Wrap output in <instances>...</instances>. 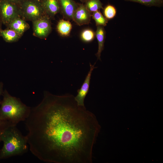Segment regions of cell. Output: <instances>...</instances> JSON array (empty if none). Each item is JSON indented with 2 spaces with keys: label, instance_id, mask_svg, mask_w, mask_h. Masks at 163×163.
Instances as JSON below:
<instances>
[{
  "label": "cell",
  "instance_id": "obj_1",
  "mask_svg": "<svg viewBox=\"0 0 163 163\" xmlns=\"http://www.w3.org/2000/svg\"><path fill=\"white\" fill-rule=\"evenodd\" d=\"M31 153L49 163H92L101 127L95 115L72 95L45 91L24 121Z\"/></svg>",
  "mask_w": 163,
  "mask_h": 163
},
{
  "label": "cell",
  "instance_id": "obj_2",
  "mask_svg": "<svg viewBox=\"0 0 163 163\" xmlns=\"http://www.w3.org/2000/svg\"><path fill=\"white\" fill-rule=\"evenodd\" d=\"M0 141L3 143L0 150V160L22 155L28 151L27 137L22 135L16 125H9L1 131Z\"/></svg>",
  "mask_w": 163,
  "mask_h": 163
},
{
  "label": "cell",
  "instance_id": "obj_3",
  "mask_svg": "<svg viewBox=\"0 0 163 163\" xmlns=\"http://www.w3.org/2000/svg\"><path fill=\"white\" fill-rule=\"evenodd\" d=\"M2 95L3 99L0 102V118L16 126L20 122L24 121L29 114L30 108L19 99L10 95L6 90Z\"/></svg>",
  "mask_w": 163,
  "mask_h": 163
},
{
  "label": "cell",
  "instance_id": "obj_4",
  "mask_svg": "<svg viewBox=\"0 0 163 163\" xmlns=\"http://www.w3.org/2000/svg\"><path fill=\"white\" fill-rule=\"evenodd\" d=\"M19 5L21 17L26 21H33L47 16L40 1L24 0Z\"/></svg>",
  "mask_w": 163,
  "mask_h": 163
},
{
  "label": "cell",
  "instance_id": "obj_5",
  "mask_svg": "<svg viewBox=\"0 0 163 163\" xmlns=\"http://www.w3.org/2000/svg\"><path fill=\"white\" fill-rule=\"evenodd\" d=\"M0 15L2 24L7 27L14 19L21 17L19 4L9 0H0Z\"/></svg>",
  "mask_w": 163,
  "mask_h": 163
},
{
  "label": "cell",
  "instance_id": "obj_6",
  "mask_svg": "<svg viewBox=\"0 0 163 163\" xmlns=\"http://www.w3.org/2000/svg\"><path fill=\"white\" fill-rule=\"evenodd\" d=\"M50 19L46 16L32 21L34 35L41 38H46L52 30Z\"/></svg>",
  "mask_w": 163,
  "mask_h": 163
},
{
  "label": "cell",
  "instance_id": "obj_7",
  "mask_svg": "<svg viewBox=\"0 0 163 163\" xmlns=\"http://www.w3.org/2000/svg\"><path fill=\"white\" fill-rule=\"evenodd\" d=\"M95 63L93 65L90 63V69L81 88L77 91L78 94L75 97L77 104L81 106H85L84 100L89 90L91 76L92 71L96 67H94Z\"/></svg>",
  "mask_w": 163,
  "mask_h": 163
},
{
  "label": "cell",
  "instance_id": "obj_8",
  "mask_svg": "<svg viewBox=\"0 0 163 163\" xmlns=\"http://www.w3.org/2000/svg\"><path fill=\"white\" fill-rule=\"evenodd\" d=\"M91 16V13L87 9L84 4H79L73 14L72 20L79 26L88 24Z\"/></svg>",
  "mask_w": 163,
  "mask_h": 163
},
{
  "label": "cell",
  "instance_id": "obj_9",
  "mask_svg": "<svg viewBox=\"0 0 163 163\" xmlns=\"http://www.w3.org/2000/svg\"><path fill=\"white\" fill-rule=\"evenodd\" d=\"M60 12L63 17L68 20H72L74 13L78 6L79 4L73 0H58Z\"/></svg>",
  "mask_w": 163,
  "mask_h": 163
},
{
  "label": "cell",
  "instance_id": "obj_10",
  "mask_svg": "<svg viewBox=\"0 0 163 163\" xmlns=\"http://www.w3.org/2000/svg\"><path fill=\"white\" fill-rule=\"evenodd\" d=\"M40 2L47 15L50 19L60 12L58 0H41Z\"/></svg>",
  "mask_w": 163,
  "mask_h": 163
},
{
  "label": "cell",
  "instance_id": "obj_11",
  "mask_svg": "<svg viewBox=\"0 0 163 163\" xmlns=\"http://www.w3.org/2000/svg\"><path fill=\"white\" fill-rule=\"evenodd\" d=\"M6 27L14 30L22 36L29 28L30 26L26 21L19 17L14 19Z\"/></svg>",
  "mask_w": 163,
  "mask_h": 163
},
{
  "label": "cell",
  "instance_id": "obj_12",
  "mask_svg": "<svg viewBox=\"0 0 163 163\" xmlns=\"http://www.w3.org/2000/svg\"><path fill=\"white\" fill-rule=\"evenodd\" d=\"M95 35L97 38L98 43V49L95 55L97 59L101 60V56L102 51L104 48V43L106 37V32L104 27L102 26H97Z\"/></svg>",
  "mask_w": 163,
  "mask_h": 163
},
{
  "label": "cell",
  "instance_id": "obj_13",
  "mask_svg": "<svg viewBox=\"0 0 163 163\" xmlns=\"http://www.w3.org/2000/svg\"><path fill=\"white\" fill-rule=\"evenodd\" d=\"M0 36L5 42L10 43L17 41L21 37L16 31L7 27L5 29L1 30Z\"/></svg>",
  "mask_w": 163,
  "mask_h": 163
},
{
  "label": "cell",
  "instance_id": "obj_14",
  "mask_svg": "<svg viewBox=\"0 0 163 163\" xmlns=\"http://www.w3.org/2000/svg\"><path fill=\"white\" fill-rule=\"evenodd\" d=\"M72 27V24L69 20L61 19L58 22L56 29L57 32L61 36H66L69 34Z\"/></svg>",
  "mask_w": 163,
  "mask_h": 163
},
{
  "label": "cell",
  "instance_id": "obj_15",
  "mask_svg": "<svg viewBox=\"0 0 163 163\" xmlns=\"http://www.w3.org/2000/svg\"><path fill=\"white\" fill-rule=\"evenodd\" d=\"M84 5L91 13L103 9V4L100 0H89L86 2Z\"/></svg>",
  "mask_w": 163,
  "mask_h": 163
},
{
  "label": "cell",
  "instance_id": "obj_16",
  "mask_svg": "<svg viewBox=\"0 0 163 163\" xmlns=\"http://www.w3.org/2000/svg\"><path fill=\"white\" fill-rule=\"evenodd\" d=\"M91 16L94 20L96 26L107 25L108 20L103 15L100 10L92 12Z\"/></svg>",
  "mask_w": 163,
  "mask_h": 163
},
{
  "label": "cell",
  "instance_id": "obj_17",
  "mask_svg": "<svg viewBox=\"0 0 163 163\" xmlns=\"http://www.w3.org/2000/svg\"><path fill=\"white\" fill-rule=\"evenodd\" d=\"M139 3L147 6H155L160 7L163 5V0H124Z\"/></svg>",
  "mask_w": 163,
  "mask_h": 163
},
{
  "label": "cell",
  "instance_id": "obj_18",
  "mask_svg": "<svg viewBox=\"0 0 163 163\" xmlns=\"http://www.w3.org/2000/svg\"><path fill=\"white\" fill-rule=\"evenodd\" d=\"M117 10L113 5H108L104 8L103 14L104 17L108 20L113 18L116 16Z\"/></svg>",
  "mask_w": 163,
  "mask_h": 163
},
{
  "label": "cell",
  "instance_id": "obj_19",
  "mask_svg": "<svg viewBox=\"0 0 163 163\" xmlns=\"http://www.w3.org/2000/svg\"><path fill=\"white\" fill-rule=\"evenodd\" d=\"M95 36V32L90 29H86L83 30L81 34L82 40L85 42L91 41L94 39Z\"/></svg>",
  "mask_w": 163,
  "mask_h": 163
},
{
  "label": "cell",
  "instance_id": "obj_20",
  "mask_svg": "<svg viewBox=\"0 0 163 163\" xmlns=\"http://www.w3.org/2000/svg\"><path fill=\"white\" fill-rule=\"evenodd\" d=\"M11 125L7 122L3 120L0 118V132L6 127Z\"/></svg>",
  "mask_w": 163,
  "mask_h": 163
},
{
  "label": "cell",
  "instance_id": "obj_21",
  "mask_svg": "<svg viewBox=\"0 0 163 163\" xmlns=\"http://www.w3.org/2000/svg\"><path fill=\"white\" fill-rule=\"evenodd\" d=\"M3 84L2 82H0V97L3 92Z\"/></svg>",
  "mask_w": 163,
  "mask_h": 163
},
{
  "label": "cell",
  "instance_id": "obj_22",
  "mask_svg": "<svg viewBox=\"0 0 163 163\" xmlns=\"http://www.w3.org/2000/svg\"><path fill=\"white\" fill-rule=\"evenodd\" d=\"M11 1L17 3L18 4H20L24 0H9Z\"/></svg>",
  "mask_w": 163,
  "mask_h": 163
},
{
  "label": "cell",
  "instance_id": "obj_23",
  "mask_svg": "<svg viewBox=\"0 0 163 163\" xmlns=\"http://www.w3.org/2000/svg\"><path fill=\"white\" fill-rule=\"evenodd\" d=\"M2 20L0 15V31L2 29Z\"/></svg>",
  "mask_w": 163,
  "mask_h": 163
},
{
  "label": "cell",
  "instance_id": "obj_24",
  "mask_svg": "<svg viewBox=\"0 0 163 163\" xmlns=\"http://www.w3.org/2000/svg\"><path fill=\"white\" fill-rule=\"evenodd\" d=\"M81 2L83 3H85L86 2L89 0H80Z\"/></svg>",
  "mask_w": 163,
  "mask_h": 163
},
{
  "label": "cell",
  "instance_id": "obj_25",
  "mask_svg": "<svg viewBox=\"0 0 163 163\" xmlns=\"http://www.w3.org/2000/svg\"><path fill=\"white\" fill-rule=\"evenodd\" d=\"M37 0L38 1H40L41 0Z\"/></svg>",
  "mask_w": 163,
  "mask_h": 163
},
{
  "label": "cell",
  "instance_id": "obj_26",
  "mask_svg": "<svg viewBox=\"0 0 163 163\" xmlns=\"http://www.w3.org/2000/svg\"><path fill=\"white\" fill-rule=\"evenodd\" d=\"M0 142H1V141H0Z\"/></svg>",
  "mask_w": 163,
  "mask_h": 163
}]
</instances>
